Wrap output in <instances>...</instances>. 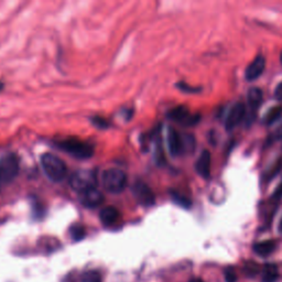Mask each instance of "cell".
I'll return each mask as SVG.
<instances>
[{
  "instance_id": "cell-1",
  "label": "cell",
  "mask_w": 282,
  "mask_h": 282,
  "mask_svg": "<svg viewBox=\"0 0 282 282\" xmlns=\"http://www.w3.org/2000/svg\"><path fill=\"white\" fill-rule=\"evenodd\" d=\"M41 165L45 174L53 182L65 179L67 168L64 161L52 153H44L41 157Z\"/></svg>"
},
{
  "instance_id": "cell-2",
  "label": "cell",
  "mask_w": 282,
  "mask_h": 282,
  "mask_svg": "<svg viewBox=\"0 0 282 282\" xmlns=\"http://www.w3.org/2000/svg\"><path fill=\"white\" fill-rule=\"evenodd\" d=\"M56 146L63 151L78 159H88L94 154V146L91 143L76 139V138H67L57 142Z\"/></svg>"
},
{
  "instance_id": "cell-3",
  "label": "cell",
  "mask_w": 282,
  "mask_h": 282,
  "mask_svg": "<svg viewBox=\"0 0 282 282\" xmlns=\"http://www.w3.org/2000/svg\"><path fill=\"white\" fill-rule=\"evenodd\" d=\"M102 183L106 191L118 194L123 192L125 187L127 186V174L120 169H108L104 171Z\"/></svg>"
},
{
  "instance_id": "cell-4",
  "label": "cell",
  "mask_w": 282,
  "mask_h": 282,
  "mask_svg": "<svg viewBox=\"0 0 282 282\" xmlns=\"http://www.w3.org/2000/svg\"><path fill=\"white\" fill-rule=\"evenodd\" d=\"M19 158L15 153H8L0 159V183L13 182L19 172Z\"/></svg>"
},
{
  "instance_id": "cell-5",
  "label": "cell",
  "mask_w": 282,
  "mask_h": 282,
  "mask_svg": "<svg viewBox=\"0 0 282 282\" xmlns=\"http://www.w3.org/2000/svg\"><path fill=\"white\" fill-rule=\"evenodd\" d=\"M97 176L93 170H78L74 172L70 179V184L74 191L82 193L89 189L96 187Z\"/></svg>"
},
{
  "instance_id": "cell-6",
  "label": "cell",
  "mask_w": 282,
  "mask_h": 282,
  "mask_svg": "<svg viewBox=\"0 0 282 282\" xmlns=\"http://www.w3.org/2000/svg\"><path fill=\"white\" fill-rule=\"evenodd\" d=\"M132 193L136 200L143 206H151L155 202V197L148 184L142 181H136L132 185Z\"/></svg>"
},
{
  "instance_id": "cell-7",
  "label": "cell",
  "mask_w": 282,
  "mask_h": 282,
  "mask_svg": "<svg viewBox=\"0 0 282 282\" xmlns=\"http://www.w3.org/2000/svg\"><path fill=\"white\" fill-rule=\"evenodd\" d=\"M78 200L80 204L88 209L100 206L104 202V195L97 187L89 189L87 191L78 193Z\"/></svg>"
},
{
  "instance_id": "cell-8",
  "label": "cell",
  "mask_w": 282,
  "mask_h": 282,
  "mask_svg": "<svg viewBox=\"0 0 282 282\" xmlns=\"http://www.w3.org/2000/svg\"><path fill=\"white\" fill-rule=\"evenodd\" d=\"M168 117L174 120V122H179L186 126L197 125L200 120V116H192V115H190L189 109L184 106H179L172 109V111L169 112Z\"/></svg>"
},
{
  "instance_id": "cell-9",
  "label": "cell",
  "mask_w": 282,
  "mask_h": 282,
  "mask_svg": "<svg viewBox=\"0 0 282 282\" xmlns=\"http://www.w3.org/2000/svg\"><path fill=\"white\" fill-rule=\"evenodd\" d=\"M245 114H246V108L244 104L238 103L236 104V105H234L231 111H229V114L226 119V129L232 130L236 127V126L239 125L241 120L244 119Z\"/></svg>"
},
{
  "instance_id": "cell-10",
  "label": "cell",
  "mask_w": 282,
  "mask_h": 282,
  "mask_svg": "<svg viewBox=\"0 0 282 282\" xmlns=\"http://www.w3.org/2000/svg\"><path fill=\"white\" fill-rule=\"evenodd\" d=\"M264 67H266V59L262 55H258L246 68V78L248 80L257 79L263 73Z\"/></svg>"
},
{
  "instance_id": "cell-11",
  "label": "cell",
  "mask_w": 282,
  "mask_h": 282,
  "mask_svg": "<svg viewBox=\"0 0 282 282\" xmlns=\"http://www.w3.org/2000/svg\"><path fill=\"white\" fill-rule=\"evenodd\" d=\"M168 147L172 155H179L183 152L182 136L173 128H169L168 130Z\"/></svg>"
},
{
  "instance_id": "cell-12",
  "label": "cell",
  "mask_w": 282,
  "mask_h": 282,
  "mask_svg": "<svg viewBox=\"0 0 282 282\" xmlns=\"http://www.w3.org/2000/svg\"><path fill=\"white\" fill-rule=\"evenodd\" d=\"M195 169L201 176L204 179H209L211 175V153L209 151L204 150L201 153L197 164H195Z\"/></svg>"
},
{
  "instance_id": "cell-13",
  "label": "cell",
  "mask_w": 282,
  "mask_h": 282,
  "mask_svg": "<svg viewBox=\"0 0 282 282\" xmlns=\"http://www.w3.org/2000/svg\"><path fill=\"white\" fill-rule=\"evenodd\" d=\"M119 211L114 206H106L105 209H103L101 214H100V218L101 222L106 226H111L114 225L115 223L118 221L119 218Z\"/></svg>"
},
{
  "instance_id": "cell-14",
  "label": "cell",
  "mask_w": 282,
  "mask_h": 282,
  "mask_svg": "<svg viewBox=\"0 0 282 282\" xmlns=\"http://www.w3.org/2000/svg\"><path fill=\"white\" fill-rule=\"evenodd\" d=\"M262 102V91L257 87H252L248 91V105L252 113H255Z\"/></svg>"
},
{
  "instance_id": "cell-15",
  "label": "cell",
  "mask_w": 282,
  "mask_h": 282,
  "mask_svg": "<svg viewBox=\"0 0 282 282\" xmlns=\"http://www.w3.org/2000/svg\"><path fill=\"white\" fill-rule=\"evenodd\" d=\"M274 248H275V244L272 240L260 241V243H258L254 246V250L256 254L261 257L269 256L274 250Z\"/></svg>"
},
{
  "instance_id": "cell-16",
  "label": "cell",
  "mask_w": 282,
  "mask_h": 282,
  "mask_svg": "<svg viewBox=\"0 0 282 282\" xmlns=\"http://www.w3.org/2000/svg\"><path fill=\"white\" fill-rule=\"evenodd\" d=\"M278 277H279V272L275 264L268 263L264 266L263 273H262L263 282H275L278 280Z\"/></svg>"
},
{
  "instance_id": "cell-17",
  "label": "cell",
  "mask_w": 282,
  "mask_h": 282,
  "mask_svg": "<svg viewBox=\"0 0 282 282\" xmlns=\"http://www.w3.org/2000/svg\"><path fill=\"white\" fill-rule=\"evenodd\" d=\"M282 116V107L281 106H275L270 109L267 113L266 118H264V123L267 125H271L277 122V120Z\"/></svg>"
},
{
  "instance_id": "cell-18",
  "label": "cell",
  "mask_w": 282,
  "mask_h": 282,
  "mask_svg": "<svg viewBox=\"0 0 282 282\" xmlns=\"http://www.w3.org/2000/svg\"><path fill=\"white\" fill-rule=\"evenodd\" d=\"M70 234H71V237L73 238V240H75V241L82 240L86 235L85 227L83 225H80V224H75V225H73L71 227Z\"/></svg>"
},
{
  "instance_id": "cell-19",
  "label": "cell",
  "mask_w": 282,
  "mask_h": 282,
  "mask_svg": "<svg viewBox=\"0 0 282 282\" xmlns=\"http://www.w3.org/2000/svg\"><path fill=\"white\" fill-rule=\"evenodd\" d=\"M171 198L173 199V201H174L176 204H179V205H181L183 207H186V209H187V207L191 206V201L187 200L186 198L182 197L180 193L174 192V191H171Z\"/></svg>"
},
{
  "instance_id": "cell-20",
  "label": "cell",
  "mask_w": 282,
  "mask_h": 282,
  "mask_svg": "<svg viewBox=\"0 0 282 282\" xmlns=\"http://www.w3.org/2000/svg\"><path fill=\"white\" fill-rule=\"evenodd\" d=\"M82 282H102V277L97 271H86L82 275Z\"/></svg>"
},
{
  "instance_id": "cell-21",
  "label": "cell",
  "mask_w": 282,
  "mask_h": 282,
  "mask_svg": "<svg viewBox=\"0 0 282 282\" xmlns=\"http://www.w3.org/2000/svg\"><path fill=\"white\" fill-rule=\"evenodd\" d=\"M258 270H259L258 264L255 263V262H251V261L247 262L245 264V267H244V272L247 275H249V277H252V275H255L258 272Z\"/></svg>"
},
{
  "instance_id": "cell-22",
  "label": "cell",
  "mask_w": 282,
  "mask_h": 282,
  "mask_svg": "<svg viewBox=\"0 0 282 282\" xmlns=\"http://www.w3.org/2000/svg\"><path fill=\"white\" fill-rule=\"evenodd\" d=\"M225 280L226 282H236L237 281V274L234 271L233 268H227L225 270Z\"/></svg>"
},
{
  "instance_id": "cell-23",
  "label": "cell",
  "mask_w": 282,
  "mask_h": 282,
  "mask_svg": "<svg viewBox=\"0 0 282 282\" xmlns=\"http://www.w3.org/2000/svg\"><path fill=\"white\" fill-rule=\"evenodd\" d=\"M177 87H179V89H181L183 91H186V93H197V91L200 90L198 88L192 87V86H190L185 83H179V84H177Z\"/></svg>"
},
{
  "instance_id": "cell-24",
  "label": "cell",
  "mask_w": 282,
  "mask_h": 282,
  "mask_svg": "<svg viewBox=\"0 0 282 282\" xmlns=\"http://www.w3.org/2000/svg\"><path fill=\"white\" fill-rule=\"evenodd\" d=\"M91 122H93V124L95 125V126H97V127L99 128H106V127H108V123L106 122L105 119H103V118H101V117H94L93 119H91Z\"/></svg>"
},
{
  "instance_id": "cell-25",
  "label": "cell",
  "mask_w": 282,
  "mask_h": 282,
  "mask_svg": "<svg viewBox=\"0 0 282 282\" xmlns=\"http://www.w3.org/2000/svg\"><path fill=\"white\" fill-rule=\"evenodd\" d=\"M274 96H275V99L279 101L282 100V82L277 86V88H275Z\"/></svg>"
},
{
  "instance_id": "cell-26",
  "label": "cell",
  "mask_w": 282,
  "mask_h": 282,
  "mask_svg": "<svg viewBox=\"0 0 282 282\" xmlns=\"http://www.w3.org/2000/svg\"><path fill=\"white\" fill-rule=\"evenodd\" d=\"M282 197V183L278 186V189L275 190V192L273 194V198L274 199H280Z\"/></svg>"
},
{
  "instance_id": "cell-27",
  "label": "cell",
  "mask_w": 282,
  "mask_h": 282,
  "mask_svg": "<svg viewBox=\"0 0 282 282\" xmlns=\"http://www.w3.org/2000/svg\"><path fill=\"white\" fill-rule=\"evenodd\" d=\"M190 282H204L202 279H199V278H195V279H192Z\"/></svg>"
},
{
  "instance_id": "cell-28",
  "label": "cell",
  "mask_w": 282,
  "mask_h": 282,
  "mask_svg": "<svg viewBox=\"0 0 282 282\" xmlns=\"http://www.w3.org/2000/svg\"><path fill=\"white\" fill-rule=\"evenodd\" d=\"M279 232L282 233V218H281V221L279 223Z\"/></svg>"
},
{
  "instance_id": "cell-29",
  "label": "cell",
  "mask_w": 282,
  "mask_h": 282,
  "mask_svg": "<svg viewBox=\"0 0 282 282\" xmlns=\"http://www.w3.org/2000/svg\"><path fill=\"white\" fill-rule=\"evenodd\" d=\"M4 88V84L3 83H0V90H2Z\"/></svg>"
},
{
  "instance_id": "cell-30",
  "label": "cell",
  "mask_w": 282,
  "mask_h": 282,
  "mask_svg": "<svg viewBox=\"0 0 282 282\" xmlns=\"http://www.w3.org/2000/svg\"><path fill=\"white\" fill-rule=\"evenodd\" d=\"M280 61H281V64H282V52H281V54H280Z\"/></svg>"
}]
</instances>
